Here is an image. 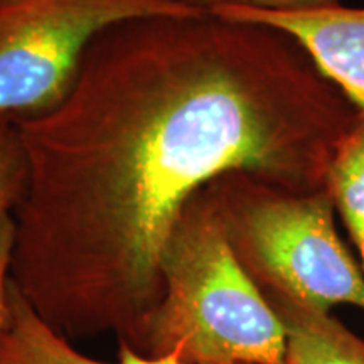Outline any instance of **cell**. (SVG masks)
Segmentation results:
<instances>
[{
    "label": "cell",
    "instance_id": "cell-1",
    "mask_svg": "<svg viewBox=\"0 0 364 364\" xmlns=\"http://www.w3.org/2000/svg\"><path fill=\"white\" fill-rule=\"evenodd\" d=\"M359 108L275 27L145 16L100 33L68 97L17 120L29 181L12 213L11 284L71 343L122 338L157 306L189 199L248 172L327 189Z\"/></svg>",
    "mask_w": 364,
    "mask_h": 364
},
{
    "label": "cell",
    "instance_id": "cell-2",
    "mask_svg": "<svg viewBox=\"0 0 364 364\" xmlns=\"http://www.w3.org/2000/svg\"><path fill=\"white\" fill-rule=\"evenodd\" d=\"M157 306L117 343L184 364H289L285 326L228 245L206 188L162 257Z\"/></svg>",
    "mask_w": 364,
    "mask_h": 364
},
{
    "label": "cell",
    "instance_id": "cell-3",
    "mask_svg": "<svg viewBox=\"0 0 364 364\" xmlns=\"http://www.w3.org/2000/svg\"><path fill=\"white\" fill-rule=\"evenodd\" d=\"M228 245L265 299L364 312V272L336 228L327 189L300 193L248 172L206 186Z\"/></svg>",
    "mask_w": 364,
    "mask_h": 364
},
{
    "label": "cell",
    "instance_id": "cell-4",
    "mask_svg": "<svg viewBox=\"0 0 364 364\" xmlns=\"http://www.w3.org/2000/svg\"><path fill=\"white\" fill-rule=\"evenodd\" d=\"M186 0H4L0 2V118L51 112L75 85L100 33L145 16H198Z\"/></svg>",
    "mask_w": 364,
    "mask_h": 364
},
{
    "label": "cell",
    "instance_id": "cell-5",
    "mask_svg": "<svg viewBox=\"0 0 364 364\" xmlns=\"http://www.w3.org/2000/svg\"><path fill=\"white\" fill-rule=\"evenodd\" d=\"M209 12L223 19L270 26L292 36L318 70L364 112V9L339 4L307 11L218 7Z\"/></svg>",
    "mask_w": 364,
    "mask_h": 364
},
{
    "label": "cell",
    "instance_id": "cell-6",
    "mask_svg": "<svg viewBox=\"0 0 364 364\" xmlns=\"http://www.w3.org/2000/svg\"><path fill=\"white\" fill-rule=\"evenodd\" d=\"M118 344L115 361H100L76 349L31 309L9 279L7 306L0 326V364H184L172 358H145Z\"/></svg>",
    "mask_w": 364,
    "mask_h": 364
},
{
    "label": "cell",
    "instance_id": "cell-7",
    "mask_svg": "<svg viewBox=\"0 0 364 364\" xmlns=\"http://www.w3.org/2000/svg\"><path fill=\"white\" fill-rule=\"evenodd\" d=\"M285 326L289 364H364V339L331 312L267 299Z\"/></svg>",
    "mask_w": 364,
    "mask_h": 364
},
{
    "label": "cell",
    "instance_id": "cell-8",
    "mask_svg": "<svg viewBox=\"0 0 364 364\" xmlns=\"http://www.w3.org/2000/svg\"><path fill=\"white\" fill-rule=\"evenodd\" d=\"M326 186L336 213H339L353 243H356L364 235V112L361 110L332 154Z\"/></svg>",
    "mask_w": 364,
    "mask_h": 364
},
{
    "label": "cell",
    "instance_id": "cell-9",
    "mask_svg": "<svg viewBox=\"0 0 364 364\" xmlns=\"http://www.w3.org/2000/svg\"><path fill=\"white\" fill-rule=\"evenodd\" d=\"M29 166L16 122L0 118V223L24 199Z\"/></svg>",
    "mask_w": 364,
    "mask_h": 364
},
{
    "label": "cell",
    "instance_id": "cell-10",
    "mask_svg": "<svg viewBox=\"0 0 364 364\" xmlns=\"http://www.w3.org/2000/svg\"><path fill=\"white\" fill-rule=\"evenodd\" d=\"M203 9L218 7H250L263 11H307V9H322L339 6L341 0H186Z\"/></svg>",
    "mask_w": 364,
    "mask_h": 364
},
{
    "label": "cell",
    "instance_id": "cell-11",
    "mask_svg": "<svg viewBox=\"0 0 364 364\" xmlns=\"http://www.w3.org/2000/svg\"><path fill=\"white\" fill-rule=\"evenodd\" d=\"M14 241V220L7 216L0 223V326L7 306L9 292V265H11V252Z\"/></svg>",
    "mask_w": 364,
    "mask_h": 364
},
{
    "label": "cell",
    "instance_id": "cell-12",
    "mask_svg": "<svg viewBox=\"0 0 364 364\" xmlns=\"http://www.w3.org/2000/svg\"><path fill=\"white\" fill-rule=\"evenodd\" d=\"M359 250V257H361V263H363V272H364V235L359 238L356 243H354Z\"/></svg>",
    "mask_w": 364,
    "mask_h": 364
},
{
    "label": "cell",
    "instance_id": "cell-13",
    "mask_svg": "<svg viewBox=\"0 0 364 364\" xmlns=\"http://www.w3.org/2000/svg\"><path fill=\"white\" fill-rule=\"evenodd\" d=\"M0 2H4V0H0Z\"/></svg>",
    "mask_w": 364,
    "mask_h": 364
}]
</instances>
